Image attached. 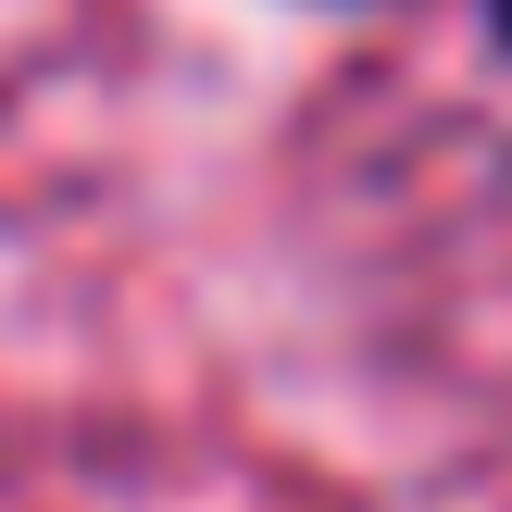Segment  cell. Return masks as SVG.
I'll return each mask as SVG.
<instances>
[{
	"label": "cell",
	"mask_w": 512,
	"mask_h": 512,
	"mask_svg": "<svg viewBox=\"0 0 512 512\" xmlns=\"http://www.w3.org/2000/svg\"><path fill=\"white\" fill-rule=\"evenodd\" d=\"M488 13H500V38H512V0H488Z\"/></svg>",
	"instance_id": "1"
}]
</instances>
